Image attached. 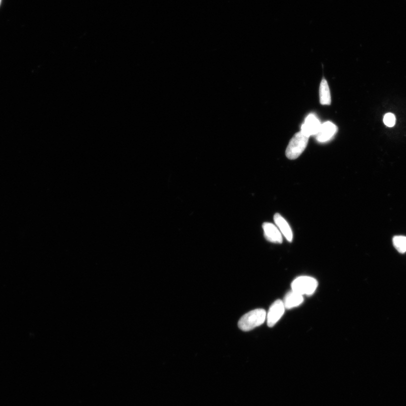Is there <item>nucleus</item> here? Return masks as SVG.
<instances>
[{
  "label": "nucleus",
  "mask_w": 406,
  "mask_h": 406,
  "mask_svg": "<svg viewBox=\"0 0 406 406\" xmlns=\"http://www.w3.org/2000/svg\"><path fill=\"white\" fill-rule=\"evenodd\" d=\"M266 318V311L262 308H258L247 312L242 316L238 322V326L244 332H249L262 325Z\"/></svg>",
  "instance_id": "nucleus-1"
},
{
  "label": "nucleus",
  "mask_w": 406,
  "mask_h": 406,
  "mask_svg": "<svg viewBox=\"0 0 406 406\" xmlns=\"http://www.w3.org/2000/svg\"><path fill=\"white\" fill-rule=\"evenodd\" d=\"M310 136L304 134L302 131L296 134L286 148V155L290 160H296L306 150Z\"/></svg>",
  "instance_id": "nucleus-2"
},
{
  "label": "nucleus",
  "mask_w": 406,
  "mask_h": 406,
  "mask_svg": "<svg viewBox=\"0 0 406 406\" xmlns=\"http://www.w3.org/2000/svg\"><path fill=\"white\" fill-rule=\"evenodd\" d=\"M318 282L310 276H300L296 279L291 285L292 290L302 295H312L317 288Z\"/></svg>",
  "instance_id": "nucleus-3"
},
{
  "label": "nucleus",
  "mask_w": 406,
  "mask_h": 406,
  "mask_svg": "<svg viewBox=\"0 0 406 406\" xmlns=\"http://www.w3.org/2000/svg\"><path fill=\"white\" fill-rule=\"evenodd\" d=\"M284 302L278 300L269 308L266 316L267 323L269 328H272L283 316L285 311Z\"/></svg>",
  "instance_id": "nucleus-4"
},
{
  "label": "nucleus",
  "mask_w": 406,
  "mask_h": 406,
  "mask_svg": "<svg viewBox=\"0 0 406 406\" xmlns=\"http://www.w3.org/2000/svg\"><path fill=\"white\" fill-rule=\"evenodd\" d=\"M338 128L332 122H326L321 125L320 130L316 135L318 141L325 142L332 139L336 134Z\"/></svg>",
  "instance_id": "nucleus-5"
},
{
  "label": "nucleus",
  "mask_w": 406,
  "mask_h": 406,
  "mask_svg": "<svg viewBox=\"0 0 406 406\" xmlns=\"http://www.w3.org/2000/svg\"><path fill=\"white\" fill-rule=\"evenodd\" d=\"M264 236L267 240L274 244H281L283 242V238L279 228L272 223L264 222L262 224Z\"/></svg>",
  "instance_id": "nucleus-6"
},
{
  "label": "nucleus",
  "mask_w": 406,
  "mask_h": 406,
  "mask_svg": "<svg viewBox=\"0 0 406 406\" xmlns=\"http://www.w3.org/2000/svg\"><path fill=\"white\" fill-rule=\"evenodd\" d=\"M320 121L314 114H310L304 120L302 127V131L308 136L316 135L321 126Z\"/></svg>",
  "instance_id": "nucleus-7"
},
{
  "label": "nucleus",
  "mask_w": 406,
  "mask_h": 406,
  "mask_svg": "<svg viewBox=\"0 0 406 406\" xmlns=\"http://www.w3.org/2000/svg\"><path fill=\"white\" fill-rule=\"evenodd\" d=\"M274 220L279 230L283 234L286 240L291 242L293 239V233L289 224L286 220L280 214H276L274 217Z\"/></svg>",
  "instance_id": "nucleus-8"
},
{
  "label": "nucleus",
  "mask_w": 406,
  "mask_h": 406,
  "mask_svg": "<svg viewBox=\"0 0 406 406\" xmlns=\"http://www.w3.org/2000/svg\"><path fill=\"white\" fill-rule=\"evenodd\" d=\"M303 302V296L292 290L286 295L283 302L285 308L290 310L300 306Z\"/></svg>",
  "instance_id": "nucleus-9"
},
{
  "label": "nucleus",
  "mask_w": 406,
  "mask_h": 406,
  "mask_svg": "<svg viewBox=\"0 0 406 406\" xmlns=\"http://www.w3.org/2000/svg\"><path fill=\"white\" fill-rule=\"evenodd\" d=\"M320 103L322 105H330L332 97L328 82L325 79L322 80L320 88Z\"/></svg>",
  "instance_id": "nucleus-10"
},
{
  "label": "nucleus",
  "mask_w": 406,
  "mask_h": 406,
  "mask_svg": "<svg viewBox=\"0 0 406 406\" xmlns=\"http://www.w3.org/2000/svg\"><path fill=\"white\" fill-rule=\"evenodd\" d=\"M392 244L399 253L406 252V236H395L392 238Z\"/></svg>",
  "instance_id": "nucleus-11"
},
{
  "label": "nucleus",
  "mask_w": 406,
  "mask_h": 406,
  "mask_svg": "<svg viewBox=\"0 0 406 406\" xmlns=\"http://www.w3.org/2000/svg\"><path fill=\"white\" fill-rule=\"evenodd\" d=\"M383 121L386 126L392 127L395 125L396 119L394 114L388 113L384 117Z\"/></svg>",
  "instance_id": "nucleus-12"
},
{
  "label": "nucleus",
  "mask_w": 406,
  "mask_h": 406,
  "mask_svg": "<svg viewBox=\"0 0 406 406\" xmlns=\"http://www.w3.org/2000/svg\"><path fill=\"white\" fill-rule=\"evenodd\" d=\"M2 2V0H0V5H1Z\"/></svg>",
  "instance_id": "nucleus-13"
}]
</instances>
